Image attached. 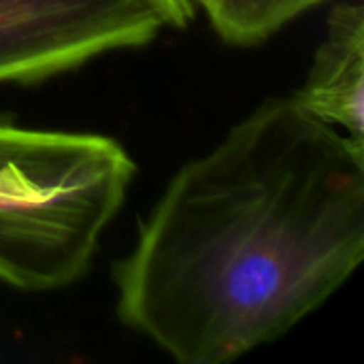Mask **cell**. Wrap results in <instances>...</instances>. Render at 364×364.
Wrapping results in <instances>:
<instances>
[{
    "label": "cell",
    "mask_w": 364,
    "mask_h": 364,
    "mask_svg": "<svg viewBox=\"0 0 364 364\" xmlns=\"http://www.w3.org/2000/svg\"><path fill=\"white\" fill-rule=\"evenodd\" d=\"M363 256L364 143L273 96L139 222L115 311L177 363H230L324 305Z\"/></svg>",
    "instance_id": "1"
},
{
    "label": "cell",
    "mask_w": 364,
    "mask_h": 364,
    "mask_svg": "<svg viewBox=\"0 0 364 364\" xmlns=\"http://www.w3.org/2000/svg\"><path fill=\"white\" fill-rule=\"evenodd\" d=\"M134 173L111 136L28 128L0 113V282L21 292L77 284Z\"/></svg>",
    "instance_id": "2"
},
{
    "label": "cell",
    "mask_w": 364,
    "mask_h": 364,
    "mask_svg": "<svg viewBox=\"0 0 364 364\" xmlns=\"http://www.w3.org/2000/svg\"><path fill=\"white\" fill-rule=\"evenodd\" d=\"M183 26L171 0H0V83L45 81Z\"/></svg>",
    "instance_id": "3"
},
{
    "label": "cell",
    "mask_w": 364,
    "mask_h": 364,
    "mask_svg": "<svg viewBox=\"0 0 364 364\" xmlns=\"http://www.w3.org/2000/svg\"><path fill=\"white\" fill-rule=\"evenodd\" d=\"M294 102L316 119L364 143V6L341 2L326 21Z\"/></svg>",
    "instance_id": "4"
},
{
    "label": "cell",
    "mask_w": 364,
    "mask_h": 364,
    "mask_svg": "<svg viewBox=\"0 0 364 364\" xmlns=\"http://www.w3.org/2000/svg\"><path fill=\"white\" fill-rule=\"evenodd\" d=\"M326 0H194L220 38L252 47Z\"/></svg>",
    "instance_id": "5"
},
{
    "label": "cell",
    "mask_w": 364,
    "mask_h": 364,
    "mask_svg": "<svg viewBox=\"0 0 364 364\" xmlns=\"http://www.w3.org/2000/svg\"><path fill=\"white\" fill-rule=\"evenodd\" d=\"M171 4L177 9V13L181 15V19L188 23L192 17H194V13H196V4H194V0H171Z\"/></svg>",
    "instance_id": "6"
}]
</instances>
